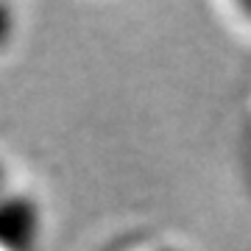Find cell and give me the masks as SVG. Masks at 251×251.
Returning a JSON list of instances; mask_svg holds the SVG:
<instances>
[{
    "mask_svg": "<svg viewBox=\"0 0 251 251\" xmlns=\"http://www.w3.org/2000/svg\"><path fill=\"white\" fill-rule=\"evenodd\" d=\"M45 234L39 198L20 190H0V251H36Z\"/></svg>",
    "mask_w": 251,
    "mask_h": 251,
    "instance_id": "cell-1",
    "label": "cell"
},
{
    "mask_svg": "<svg viewBox=\"0 0 251 251\" xmlns=\"http://www.w3.org/2000/svg\"><path fill=\"white\" fill-rule=\"evenodd\" d=\"M17 36V11L9 3H0V53H6Z\"/></svg>",
    "mask_w": 251,
    "mask_h": 251,
    "instance_id": "cell-2",
    "label": "cell"
}]
</instances>
